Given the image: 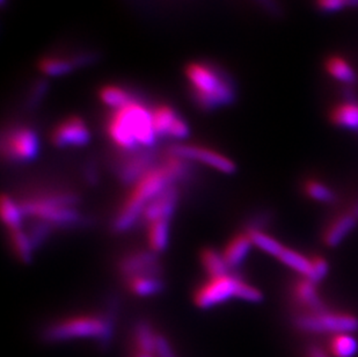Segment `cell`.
Wrapping results in <instances>:
<instances>
[{"mask_svg": "<svg viewBox=\"0 0 358 357\" xmlns=\"http://www.w3.org/2000/svg\"><path fill=\"white\" fill-rule=\"evenodd\" d=\"M117 270L124 280L132 277H162L164 272L159 255L153 251H136L122 256Z\"/></svg>", "mask_w": 358, "mask_h": 357, "instance_id": "cell-8", "label": "cell"}, {"mask_svg": "<svg viewBox=\"0 0 358 357\" xmlns=\"http://www.w3.org/2000/svg\"><path fill=\"white\" fill-rule=\"evenodd\" d=\"M199 256H201V262L210 279L224 276L229 274L230 270L224 260L223 254H220L216 250L206 247L202 250Z\"/></svg>", "mask_w": 358, "mask_h": 357, "instance_id": "cell-20", "label": "cell"}, {"mask_svg": "<svg viewBox=\"0 0 358 357\" xmlns=\"http://www.w3.org/2000/svg\"><path fill=\"white\" fill-rule=\"evenodd\" d=\"M350 214H352V215L355 216L356 219L358 220V202L356 203L355 206H352V211H350Z\"/></svg>", "mask_w": 358, "mask_h": 357, "instance_id": "cell-42", "label": "cell"}, {"mask_svg": "<svg viewBox=\"0 0 358 357\" xmlns=\"http://www.w3.org/2000/svg\"><path fill=\"white\" fill-rule=\"evenodd\" d=\"M125 284L134 295L139 297L155 296L165 290L162 277H132L125 280Z\"/></svg>", "mask_w": 358, "mask_h": 357, "instance_id": "cell-17", "label": "cell"}, {"mask_svg": "<svg viewBox=\"0 0 358 357\" xmlns=\"http://www.w3.org/2000/svg\"><path fill=\"white\" fill-rule=\"evenodd\" d=\"M169 219H159L149 225L150 248L153 252H164L169 245Z\"/></svg>", "mask_w": 358, "mask_h": 357, "instance_id": "cell-25", "label": "cell"}, {"mask_svg": "<svg viewBox=\"0 0 358 357\" xmlns=\"http://www.w3.org/2000/svg\"><path fill=\"white\" fill-rule=\"evenodd\" d=\"M318 5L324 12H338L348 6V0H318Z\"/></svg>", "mask_w": 358, "mask_h": 357, "instance_id": "cell-36", "label": "cell"}, {"mask_svg": "<svg viewBox=\"0 0 358 357\" xmlns=\"http://www.w3.org/2000/svg\"><path fill=\"white\" fill-rule=\"evenodd\" d=\"M194 102L203 111L229 106L236 99V88L223 70L208 63L195 62L186 69Z\"/></svg>", "mask_w": 358, "mask_h": 357, "instance_id": "cell-3", "label": "cell"}, {"mask_svg": "<svg viewBox=\"0 0 358 357\" xmlns=\"http://www.w3.org/2000/svg\"><path fill=\"white\" fill-rule=\"evenodd\" d=\"M44 91H45V84L43 83H41V84L38 85V88L33 92V94H31V106H35L38 104V100L42 98V95L44 94Z\"/></svg>", "mask_w": 358, "mask_h": 357, "instance_id": "cell-39", "label": "cell"}, {"mask_svg": "<svg viewBox=\"0 0 358 357\" xmlns=\"http://www.w3.org/2000/svg\"><path fill=\"white\" fill-rule=\"evenodd\" d=\"M173 185H186L193 178V162L166 153L160 160Z\"/></svg>", "mask_w": 358, "mask_h": 357, "instance_id": "cell-13", "label": "cell"}, {"mask_svg": "<svg viewBox=\"0 0 358 357\" xmlns=\"http://www.w3.org/2000/svg\"><path fill=\"white\" fill-rule=\"evenodd\" d=\"M156 355L157 357H179L169 339L162 333L157 334Z\"/></svg>", "mask_w": 358, "mask_h": 357, "instance_id": "cell-34", "label": "cell"}, {"mask_svg": "<svg viewBox=\"0 0 358 357\" xmlns=\"http://www.w3.org/2000/svg\"><path fill=\"white\" fill-rule=\"evenodd\" d=\"M333 121L342 128L358 130V105L349 102L335 108Z\"/></svg>", "mask_w": 358, "mask_h": 357, "instance_id": "cell-28", "label": "cell"}, {"mask_svg": "<svg viewBox=\"0 0 358 357\" xmlns=\"http://www.w3.org/2000/svg\"><path fill=\"white\" fill-rule=\"evenodd\" d=\"M99 95H100L102 102L109 107L114 108V111L127 107L137 100L131 94V92L120 88V86H115V85H108V86L102 88Z\"/></svg>", "mask_w": 358, "mask_h": 357, "instance_id": "cell-19", "label": "cell"}, {"mask_svg": "<svg viewBox=\"0 0 358 357\" xmlns=\"http://www.w3.org/2000/svg\"><path fill=\"white\" fill-rule=\"evenodd\" d=\"M179 187L171 185L164 189L159 195L150 201L143 211L141 222L149 226L151 223L159 219H171L176 213V206L179 202Z\"/></svg>", "mask_w": 358, "mask_h": 357, "instance_id": "cell-11", "label": "cell"}, {"mask_svg": "<svg viewBox=\"0 0 358 357\" xmlns=\"http://www.w3.org/2000/svg\"><path fill=\"white\" fill-rule=\"evenodd\" d=\"M10 239L12 248L20 261L24 263H31L34 248L31 246V240H29L27 233L24 232L22 230L12 231L10 232Z\"/></svg>", "mask_w": 358, "mask_h": 357, "instance_id": "cell-29", "label": "cell"}, {"mask_svg": "<svg viewBox=\"0 0 358 357\" xmlns=\"http://www.w3.org/2000/svg\"><path fill=\"white\" fill-rule=\"evenodd\" d=\"M257 4H260L261 7L264 10H267L268 13L278 14L280 13V7H278L276 0H255Z\"/></svg>", "mask_w": 358, "mask_h": 357, "instance_id": "cell-38", "label": "cell"}, {"mask_svg": "<svg viewBox=\"0 0 358 357\" xmlns=\"http://www.w3.org/2000/svg\"><path fill=\"white\" fill-rule=\"evenodd\" d=\"M1 218L7 229L12 231H17L21 230L22 225V211H21L19 203L14 202L13 200L10 199V196L3 194L1 196Z\"/></svg>", "mask_w": 358, "mask_h": 357, "instance_id": "cell-23", "label": "cell"}, {"mask_svg": "<svg viewBox=\"0 0 358 357\" xmlns=\"http://www.w3.org/2000/svg\"><path fill=\"white\" fill-rule=\"evenodd\" d=\"M236 298L245 300V302H250V303H259L262 300V293L257 288L247 284L243 280H240Z\"/></svg>", "mask_w": 358, "mask_h": 357, "instance_id": "cell-32", "label": "cell"}, {"mask_svg": "<svg viewBox=\"0 0 358 357\" xmlns=\"http://www.w3.org/2000/svg\"><path fill=\"white\" fill-rule=\"evenodd\" d=\"M240 280L239 276L232 274L210 279L194 293V303L203 310L220 305L236 297Z\"/></svg>", "mask_w": 358, "mask_h": 357, "instance_id": "cell-7", "label": "cell"}, {"mask_svg": "<svg viewBox=\"0 0 358 357\" xmlns=\"http://www.w3.org/2000/svg\"><path fill=\"white\" fill-rule=\"evenodd\" d=\"M166 153L176 155L180 158L188 159L190 162H202L225 174H232L237 169L236 164L231 159L220 155L217 151H213L211 148L199 146V145L176 143V144L169 145L166 150Z\"/></svg>", "mask_w": 358, "mask_h": 357, "instance_id": "cell-9", "label": "cell"}, {"mask_svg": "<svg viewBox=\"0 0 358 357\" xmlns=\"http://www.w3.org/2000/svg\"><path fill=\"white\" fill-rule=\"evenodd\" d=\"M91 141V134L78 116H70L56 125L51 134V142L58 148H80Z\"/></svg>", "mask_w": 358, "mask_h": 357, "instance_id": "cell-10", "label": "cell"}, {"mask_svg": "<svg viewBox=\"0 0 358 357\" xmlns=\"http://www.w3.org/2000/svg\"><path fill=\"white\" fill-rule=\"evenodd\" d=\"M328 270H329V267H328L326 260L319 258V256L315 258V259H312L311 273H310V276L306 280H310L313 284H317L320 281L324 280L328 274Z\"/></svg>", "mask_w": 358, "mask_h": 357, "instance_id": "cell-33", "label": "cell"}, {"mask_svg": "<svg viewBox=\"0 0 358 357\" xmlns=\"http://www.w3.org/2000/svg\"><path fill=\"white\" fill-rule=\"evenodd\" d=\"M106 130L120 152L155 148L158 139L153 127L152 109L138 100L113 111L107 120Z\"/></svg>", "mask_w": 358, "mask_h": 357, "instance_id": "cell-2", "label": "cell"}, {"mask_svg": "<svg viewBox=\"0 0 358 357\" xmlns=\"http://www.w3.org/2000/svg\"><path fill=\"white\" fill-rule=\"evenodd\" d=\"M178 118L179 115L169 106L160 105L153 108L152 121L157 137H169V132Z\"/></svg>", "mask_w": 358, "mask_h": 357, "instance_id": "cell-18", "label": "cell"}, {"mask_svg": "<svg viewBox=\"0 0 358 357\" xmlns=\"http://www.w3.org/2000/svg\"><path fill=\"white\" fill-rule=\"evenodd\" d=\"M40 151V141L34 129L19 125L3 132L1 155L10 162H33Z\"/></svg>", "mask_w": 358, "mask_h": 357, "instance_id": "cell-5", "label": "cell"}, {"mask_svg": "<svg viewBox=\"0 0 358 357\" xmlns=\"http://www.w3.org/2000/svg\"><path fill=\"white\" fill-rule=\"evenodd\" d=\"M157 334L149 321L141 319L132 327L131 348L146 353L156 351Z\"/></svg>", "mask_w": 358, "mask_h": 357, "instance_id": "cell-15", "label": "cell"}, {"mask_svg": "<svg viewBox=\"0 0 358 357\" xmlns=\"http://www.w3.org/2000/svg\"><path fill=\"white\" fill-rule=\"evenodd\" d=\"M296 326L301 330L312 334L355 333L358 330V319L348 314L329 311L308 312L296 319Z\"/></svg>", "mask_w": 358, "mask_h": 357, "instance_id": "cell-4", "label": "cell"}, {"mask_svg": "<svg viewBox=\"0 0 358 357\" xmlns=\"http://www.w3.org/2000/svg\"><path fill=\"white\" fill-rule=\"evenodd\" d=\"M278 259L283 265L289 267L290 270L303 275L305 279L310 276L312 270V259H308L306 256L303 255L301 253L290 250V248H284L283 252L280 253Z\"/></svg>", "mask_w": 358, "mask_h": 357, "instance_id": "cell-24", "label": "cell"}, {"mask_svg": "<svg viewBox=\"0 0 358 357\" xmlns=\"http://www.w3.org/2000/svg\"><path fill=\"white\" fill-rule=\"evenodd\" d=\"M158 152L155 148H141L135 152H119L115 169L120 181L125 186H135L159 164Z\"/></svg>", "mask_w": 358, "mask_h": 357, "instance_id": "cell-6", "label": "cell"}, {"mask_svg": "<svg viewBox=\"0 0 358 357\" xmlns=\"http://www.w3.org/2000/svg\"><path fill=\"white\" fill-rule=\"evenodd\" d=\"M326 68L331 77L343 84H352V83H355L356 78H357L352 65L341 57L329 58L326 63Z\"/></svg>", "mask_w": 358, "mask_h": 357, "instance_id": "cell-27", "label": "cell"}, {"mask_svg": "<svg viewBox=\"0 0 358 357\" xmlns=\"http://www.w3.org/2000/svg\"><path fill=\"white\" fill-rule=\"evenodd\" d=\"M246 233L250 236L253 246H257V248H260L261 251H264L269 255L278 258L280 253L283 252L285 248L278 240L271 236H268L267 233L264 232L262 230H247Z\"/></svg>", "mask_w": 358, "mask_h": 357, "instance_id": "cell-26", "label": "cell"}, {"mask_svg": "<svg viewBox=\"0 0 358 357\" xmlns=\"http://www.w3.org/2000/svg\"><path fill=\"white\" fill-rule=\"evenodd\" d=\"M85 180L91 186L96 185L99 182V173L95 162L93 160L88 162L84 167Z\"/></svg>", "mask_w": 358, "mask_h": 357, "instance_id": "cell-37", "label": "cell"}, {"mask_svg": "<svg viewBox=\"0 0 358 357\" xmlns=\"http://www.w3.org/2000/svg\"><path fill=\"white\" fill-rule=\"evenodd\" d=\"M296 295L299 302L304 307H308L310 312H319L324 311V303L319 296L318 290L315 284L310 280L301 281L296 288Z\"/></svg>", "mask_w": 358, "mask_h": 357, "instance_id": "cell-21", "label": "cell"}, {"mask_svg": "<svg viewBox=\"0 0 358 357\" xmlns=\"http://www.w3.org/2000/svg\"><path fill=\"white\" fill-rule=\"evenodd\" d=\"M93 59H94V55L92 54L79 55V56L72 58L52 56V57L42 59L38 66L44 74L50 76V77H58V76H63V74L71 72L76 68L91 63Z\"/></svg>", "mask_w": 358, "mask_h": 357, "instance_id": "cell-12", "label": "cell"}, {"mask_svg": "<svg viewBox=\"0 0 358 357\" xmlns=\"http://www.w3.org/2000/svg\"><path fill=\"white\" fill-rule=\"evenodd\" d=\"M358 353V340L354 333L338 334L331 337L329 354L333 357H355Z\"/></svg>", "mask_w": 358, "mask_h": 357, "instance_id": "cell-22", "label": "cell"}, {"mask_svg": "<svg viewBox=\"0 0 358 357\" xmlns=\"http://www.w3.org/2000/svg\"><path fill=\"white\" fill-rule=\"evenodd\" d=\"M253 243L247 233L234 237L224 250L223 256L229 270H237L250 254Z\"/></svg>", "mask_w": 358, "mask_h": 357, "instance_id": "cell-14", "label": "cell"}, {"mask_svg": "<svg viewBox=\"0 0 358 357\" xmlns=\"http://www.w3.org/2000/svg\"><path fill=\"white\" fill-rule=\"evenodd\" d=\"M349 7H358V0H348Z\"/></svg>", "mask_w": 358, "mask_h": 357, "instance_id": "cell-43", "label": "cell"}, {"mask_svg": "<svg viewBox=\"0 0 358 357\" xmlns=\"http://www.w3.org/2000/svg\"><path fill=\"white\" fill-rule=\"evenodd\" d=\"M306 192L311 199L321 203L333 202L335 194L329 187L317 181H310L306 185Z\"/></svg>", "mask_w": 358, "mask_h": 357, "instance_id": "cell-31", "label": "cell"}, {"mask_svg": "<svg viewBox=\"0 0 358 357\" xmlns=\"http://www.w3.org/2000/svg\"><path fill=\"white\" fill-rule=\"evenodd\" d=\"M188 135H189V127L187 125V122L179 116L176 123L173 125L169 137L174 139H185L188 137Z\"/></svg>", "mask_w": 358, "mask_h": 357, "instance_id": "cell-35", "label": "cell"}, {"mask_svg": "<svg viewBox=\"0 0 358 357\" xmlns=\"http://www.w3.org/2000/svg\"><path fill=\"white\" fill-rule=\"evenodd\" d=\"M130 357H157V355L156 351H153V353H146V351H137V349L131 348Z\"/></svg>", "mask_w": 358, "mask_h": 357, "instance_id": "cell-41", "label": "cell"}, {"mask_svg": "<svg viewBox=\"0 0 358 357\" xmlns=\"http://www.w3.org/2000/svg\"><path fill=\"white\" fill-rule=\"evenodd\" d=\"M331 354H328L327 351H324L322 348L318 346H312L308 348V357H331Z\"/></svg>", "mask_w": 358, "mask_h": 357, "instance_id": "cell-40", "label": "cell"}, {"mask_svg": "<svg viewBox=\"0 0 358 357\" xmlns=\"http://www.w3.org/2000/svg\"><path fill=\"white\" fill-rule=\"evenodd\" d=\"M119 311V300L113 297L103 314H80L65 318L48 325L42 332V339L48 344H59L72 340L91 339L99 347H108L112 344Z\"/></svg>", "mask_w": 358, "mask_h": 357, "instance_id": "cell-1", "label": "cell"}, {"mask_svg": "<svg viewBox=\"0 0 358 357\" xmlns=\"http://www.w3.org/2000/svg\"><path fill=\"white\" fill-rule=\"evenodd\" d=\"M54 230H56V227L50 223L36 219V222L29 227V231L27 232L33 248L38 250V247L42 246L51 236Z\"/></svg>", "mask_w": 358, "mask_h": 357, "instance_id": "cell-30", "label": "cell"}, {"mask_svg": "<svg viewBox=\"0 0 358 357\" xmlns=\"http://www.w3.org/2000/svg\"><path fill=\"white\" fill-rule=\"evenodd\" d=\"M357 219L352 214H345L340 216L331 223L329 227L324 232V243L329 247H335L345 239V237L352 232L356 226Z\"/></svg>", "mask_w": 358, "mask_h": 357, "instance_id": "cell-16", "label": "cell"}]
</instances>
